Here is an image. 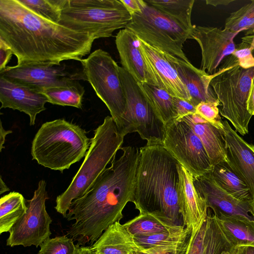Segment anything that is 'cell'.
<instances>
[{"instance_id": "1", "label": "cell", "mask_w": 254, "mask_h": 254, "mask_svg": "<svg viewBox=\"0 0 254 254\" xmlns=\"http://www.w3.org/2000/svg\"><path fill=\"white\" fill-rule=\"evenodd\" d=\"M0 39L17 58V65L80 62L96 40L41 17L19 0H0Z\"/></svg>"}, {"instance_id": "2", "label": "cell", "mask_w": 254, "mask_h": 254, "mask_svg": "<svg viewBox=\"0 0 254 254\" xmlns=\"http://www.w3.org/2000/svg\"><path fill=\"white\" fill-rule=\"evenodd\" d=\"M122 155L111 162L82 197L72 201L65 218L74 220L66 236L77 246L93 245L111 224L123 217L131 202L139 160L137 148H121Z\"/></svg>"}, {"instance_id": "3", "label": "cell", "mask_w": 254, "mask_h": 254, "mask_svg": "<svg viewBox=\"0 0 254 254\" xmlns=\"http://www.w3.org/2000/svg\"><path fill=\"white\" fill-rule=\"evenodd\" d=\"M178 163L162 144L140 148L131 201L139 214H157L179 225Z\"/></svg>"}, {"instance_id": "4", "label": "cell", "mask_w": 254, "mask_h": 254, "mask_svg": "<svg viewBox=\"0 0 254 254\" xmlns=\"http://www.w3.org/2000/svg\"><path fill=\"white\" fill-rule=\"evenodd\" d=\"M124 136L111 116L95 130L84 160L67 189L57 197L55 209L65 218L72 201L82 197L115 158L121 149Z\"/></svg>"}, {"instance_id": "5", "label": "cell", "mask_w": 254, "mask_h": 254, "mask_svg": "<svg viewBox=\"0 0 254 254\" xmlns=\"http://www.w3.org/2000/svg\"><path fill=\"white\" fill-rule=\"evenodd\" d=\"M91 143L85 129L64 119L43 124L32 143V159L61 173L85 156Z\"/></svg>"}, {"instance_id": "6", "label": "cell", "mask_w": 254, "mask_h": 254, "mask_svg": "<svg viewBox=\"0 0 254 254\" xmlns=\"http://www.w3.org/2000/svg\"><path fill=\"white\" fill-rule=\"evenodd\" d=\"M131 19L121 0H67L59 23L97 39L112 36Z\"/></svg>"}, {"instance_id": "7", "label": "cell", "mask_w": 254, "mask_h": 254, "mask_svg": "<svg viewBox=\"0 0 254 254\" xmlns=\"http://www.w3.org/2000/svg\"><path fill=\"white\" fill-rule=\"evenodd\" d=\"M139 3L140 10L131 15L125 28L149 45L190 63L183 47L191 39L192 30L144 0H139Z\"/></svg>"}, {"instance_id": "8", "label": "cell", "mask_w": 254, "mask_h": 254, "mask_svg": "<svg viewBox=\"0 0 254 254\" xmlns=\"http://www.w3.org/2000/svg\"><path fill=\"white\" fill-rule=\"evenodd\" d=\"M254 77V66L245 68L235 65L219 68L210 82L220 104V114L242 135L248 133L252 117L247 105Z\"/></svg>"}, {"instance_id": "9", "label": "cell", "mask_w": 254, "mask_h": 254, "mask_svg": "<svg viewBox=\"0 0 254 254\" xmlns=\"http://www.w3.org/2000/svg\"><path fill=\"white\" fill-rule=\"evenodd\" d=\"M78 79L87 81L109 109L118 129L126 107V98L119 66L107 52L97 49L80 62Z\"/></svg>"}, {"instance_id": "10", "label": "cell", "mask_w": 254, "mask_h": 254, "mask_svg": "<svg viewBox=\"0 0 254 254\" xmlns=\"http://www.w3.org/2000/svg\"><path fill=\"white\" fill-rule=\"evenodd\" d=\"M121 81L126 98V107L119 129L121 134L137 132L147 144H162L164 125L155 114L137 82L119 66Z\"/></svg>"}, {"instance_id": "11", "label": "cell", "mask_w": 254, "mask_h": 254, "mask_svg": "<svg viewBox=\"0 0 254 254\" xmlns=\"http://www.w3.org/2000/svg\"><path fill=\"white\" fill-rule=\"evenodd\" d=\"M163 145L193 178L211 171L212 167L201 141L184 120L164 126Z\"/></svg>"}, {"instance_id": "12", "label": "cell", "mask_w": 254, "mask_h": 254, "mask_svg": "<svg viewBox=\"0 0 254 254\" xmlns=\"http://www.w3.org/2000/svg\"><path fill=\"white\" fill-rule=\"evenodd\" d=\"M46 183L41 180L33 197L26 200L27 211L10 229L6 245L10 247L35 246L36 248L50 238L52 219L48 213L45 202L49 198Z\"/></svg>"}, {"instance_id": "13", "label": "cell", "mask_w": 254, "mask_h": 254, "mask_svg": "<svg viewBox=\"0 0 254 254\" xmlns=\"http://www.w3.org/2000/svg\"><path fill=\"white\" fill-rule=\"evenodd\" d=\"M0 76L41 93L46 89L66 86L78 80L77 73L70 74L64 66L47 64L6 66L0 71Z\"/></svg>"}, {"instance_id": "14", "label": "cell", "mask_w": 254, "mask_h": 254, "mask_svg": "<svg viewBox=\"0 0 254 254\" xmlns=\"http://www.w3.org/2000/svg\"><path fill=\"white\" fill-rule=\"evenodd\" d=\"M239 33L225 28L193 25L191 39L198 43L201 49L200 69L209 74L215 73L224 59L235 51L234 39Z\"/></svg>"}, {"instance_id": "15", "label": "cell", "mask_w": 254, "mask_h": 254, "mask_svg": "<svg viewBox=\"0 0 254 254\" xmlns=\"http://www.w3.org/2000/svg\"><path fill=\"white\" fill-rule=\"evenodd\" d=\"M193 184L199 196L214 215L223 214L254 221L251 204L241 201L219 187L210 172L193 178Z\"/></svg>"}, {"instance_id": "16", "label": "cell", "mask_w": 254, "mask_h": 254, "mask_svg": "<svg viewBox=\"0 0 254 254\" xmlns=\"http://www.w3.org/2000/svg\"><path fill=\"white\" fill-rule=\"evenodd\" d=\"M223 125L227 162L248 186L254 199V145L241 137L226 120Z\"/></svg>"}, {"instance_id": "17", "label": "cell", "mask_w": 254, "mask_h": 254, "mask_svg": "<svg viewBox=\"0 0 254 254\" xmlns=\"http://www.w3.org/2000/svg\"><path fill=\"white\" fill-rule=\"evenodd\" d=\"M115 42L122 67L138 83H147L160 87L140 50V40L137 36L130 30L124 28L117 34Z\"/></svg>"}, {"instance_id": "18", "label": "cell", "mask_w": 254, "mask_h": 254, "mask_svg": "<svg viewBox=\"0 0 254 254\" xmlns=\"http://www.w3.org/2000/svg\"><path fill=\"white\" fill-rule=\"evenodd\" d=\"M140 40V50L160 88L174 97L190 101L189 92L167 54Z\"/></svg>"}, {"instance_id": "19", "label": "cell", "mask_w": 254, "mask_h": 254, "mask_svg": "<svg viewBox=\"0 0 254 254\" xmlns=\"http://www.w3.org/2000/svg\"><path fill=\"white\" fill-rule=\"evenodd\" d=\"M0 109L10 108L28 115L30 126L34 125L37 115L46 110L45 104L49 102L43 94L2 76H0Z\"/></svg>"}, {"instance_id": "20", "label": "cell", "mask_w": 254, "mask_h": 254, "mask_svg": "<svg viewBox=\"0 0 254 254\" xmlns=\"http://www.w3.org/2000/svg\"><path fill=\"white\" fill-rule=\"evenodd\" d=\"M179 206L183 225L191 232L195 231L206 217L208 208L197 193L192 175L179 162Z\"/></svg>"}, {"instance_id": "21", "label": "cell", "mask_w": 254, "mask_h": 254, "mask_svg": "<svg viewBox=\"0 0 254 254\" xmlns=\"http://www.w3.org/2000/svg\"><path fill=\"white\" fill-rule=\"evenodd\" d=\"M169 60L174 64L184 84L186 86L191 100L195 106L202 102H218L210 82L215 76L197 68L190 62L167 54Z\"/></svg>"}, {"instance_id": "22", "label": "cell", "mask_w": 254, "mask_h": 254, "mask_svg": "<svg viewBox=\"0 0 254 254\" xmlns=\"http://www.w3.org/2000/svg\"><path fill=\"white\" fill-rule=\"evenodd\" d=\"M181 120L189 124L201 141L212 167L227 161L223 129L208 122L196 113Z\"/></svg>"}, {"instance_id": "23", "label": "cell", "mask_w": 254, "mask_h": 254, "mask_svg": "<svg viewBox=\"0 0 254 254\" xmlns=\"http://www.w3.org/2000/svg\"><path fill=\"white\" fill-rule=\"evenodd\" d=\"M91 247L97 254H135L142 250L120 221L109 226Z\"/></svg>"}, {"instance_id": "24", "label": "cell", "mask_w": 254, "mask_h": 254, "mask_svg": "<svg viewBox=\"0 0 254 254\" xmlns=\"http://www.w3.org/2000/svg\"><path fill=\"white\" fill-rule=\"evenodd\" d=\"M214 216L221 230L233 248L254 247V221L223 214Z\"/></svg>"}, {"instance_id": "25", "label": "cell", "mask_w": 254, "mask_h": 254, "mask_svg": "<svg viewBox=\"0 0 254 254\" xmlns=\"http://www.w3.org/2000/svg\"><path fill=\"white\" fill-rule=\"evenodd\" d=\"M210 173L215 183L224 190L241 201L251 203L253 199L249 188L227 161L213 166Z\"/></svg>"}, {"instance_id": "26", "label": "cell", "mask_w": 254, "mask_h": 254, "mask_svg": "<svg viewBox=\"0 0 254 254\" xmlns=\"http://www.w3.org/2000/svg\"><path fill=\"white\" fill-rule=\"evenodd\" d=\"M138 85L164 126L176 120L177 115L173 96L165 89L155 85L147 83H138Z\"/></svg>"}, {"instance_id": "27", "label": "cell", "mask_w": 254, "mask_h": 254, "mask_svg": "<svg viewBox=\"0 0 254 254\" xmlns=\"http://www.w3.org/2000/svg\"><path fill=\"white\" fill-rule=\"evenodd\" d=\"M133 236L148 235L180 228L170 220L155 213L139 214L124 224Z\"/></svg>"}, {"instance_id": "28", "label": "cell", "mask_w": 254, "mask_h": 254, "mask_svg": "<svg viewBox=\"0 0 254 254\" xmlns=\"http://www.w3.org/2000/svg\"><path fill=\"white\" fill-rule=\"evenodd\" d=\"M27 209L26 200L19 192L12 191L0 199V234L9 232Z\"/></svg>"}, {"instance_id": "29", "label": "cell", "mask_w": 254, "mask_h": 254, "mask_svg": "<svg viewBox=\"0 0 254 254\" xmlns=\"http://www.w3.org/2000/svg\"><path fill=\"white\" fill-rule=\"evenodd\" d=\"M191 232L182 225L175 229L133 237L136 244L143 250L156 246L181 245L188 241Z\"/></svg>"}, {"instance_id": "30", "label": "cell", "mask_w": 254, "mask_h": 254, "mask_svg": "<svg viewBox=\"0 0 254 254\" xmlns=\"http://www.w3.org/2000/svg\"><path fill=\"white\" fill-rule=\"evenodd\" d=\"M234 251L221 230L214 215L208 208L202 254H221L224 251L234 253Z\"/></svg>"}, {"instance_id": "31", "label": "cell", "mask_w": 254, "mask_h": 254, "mask_svg": "<svg viewBox=\"0 0 254 254\" xmlns=\"http://www.w3.org/2000/svg\"><path fill=\"white\" fill-rule=\"evenodd\" d=\"M84 92V87L75 80L66 86L46 89L42 93L52 104L81 109Z\"/></svg>"}, {"instance_id": "32", "label": "cell", "mask_w": 254, "mask_h": 254, "mask_svg": "<svg viewBox=\"0 0 254 254\" xmlns=\"http://www.w3.org/2000/svg\"><path fill=\"white\" fill-rule=\"evenodd\" d=\"M144 0L192 30L193 25L191 21V14L194 0Z\"/></svg>"}, {"instance_id": "33", "label": "cell", "mask_w": 254, "mask_h": 254, "mask_svg": "<svg viewBox=\"0 0 254 254\" xmlns=\"http://www.w3.org/2000/svg\"><path fill=\"white\" fill-rule=\"evenodd\" d=\"M225 28L233 33L245 32L246 36L254 35V0L230 13Z\"/></svg>"}, {"instance_id": "34", "label": "cell", "mask_w": 254, "mask_h": 254, "mask_svg": "<svg viewBox=\"0 0 254 254\" xmlns=\"http://www.w3.org/2000/svg\"><path fill=\"white\" fill-rule=\"evenodd\" d=\"M26 7L41 17L59 23L67 0H19Z\"/></svg>"}, {"instance_id": "35", "label": "cell", "mask_w": 254, "mask_h": 254, "mask_svg": "<svg viewBox=\"0 0 254 254\" xmlns=\"http://www.w3.org/2000/svg\"><path fill=\"white\" fill-rule=\"evenodd\" d=\"M40 247L37 254H75L76 250L73 240L66 235L48 238Z\"/></svg>"}, {"instance_id": "36", "label": "cell", "mask_w": 254, "mask_h": 254, "mask_svg": "<svg viewBox=\"0 0 254 254\" xmlns=\"http://www.w3.org/2000/svg\"><path fill=\"white\" fill-rule=\"evenodd\" d=\"M219 102H202L195 106L196 113L217 127L223 129V121L220 115Z\"/></svg>"}, {"instance_id": "37", "label": "cell", "mask_w": 254, "mask_h": 254, "mask_svg": "<svg viewBox=\"0 0 254 254\" xmlns=\"http://www.w3.org/2000/svg\"><path fill=\"white\" fill-rule=\"evenodd\" d=\"M242 42L236 46L234 53L231 54L235 59L238 65L248 68L254 66V57L252 54L254 48L244 37Z\"/></svg>"}, {"instance_id": "38", "label": "cell", "mask_w": 254, "mask_h": 254, "mask_svg": "<svg viewBox=\"0 0 254 254\" xmlns=\"http://www.w3.org/2000/svg\"><path fill=\"white\" fill-rule=\"evenodd\" d=\"M206 224V217L195 231L191 232L185 254H202Z\"/></svg>"}, {"instance_id": "39", "label": "cell", "mask_w": 254, "mask_h": 254, "mask_svg": "<svg viewBox=\"0 0 254 254\" xmlns=\"http://www.w3.org/2000/svg\"><path fill=\"white\" fill-rule=\"evenodd\" d=\"M188 240L183 244L178 246L153 247L143 249L135 254H185L188 247Z\"/></svg>"}, {"instance_id": "40", "label": "cell", "mask_w": 254, "mask_h": 254, "mask_svg": "<svg viewBox=\"0 0 254 254\" xmlns=\"http://www.w3.org/2000/svg\"><path fill=\"white\" fill-rule=\"evenodd\" d=\"M173 101L177 115L176 121L196 113L195 106L189 100L173 96Z\"/></svg>"}, {"instance_id": "41", "label": "cell", "mask_w": 254, "mask_h": 254, "mask_svg": "<svg viewBox=\"0 0 254 254\" xmlns=\"http://www.w3.org/2000/svg\"><path fill=\"white\" fill-rule=\"evenodd\" d=\"M13 55L11 50L1 39H0V71L6 67V64Z\"/></svg>"}, {"instance_id": "42", "label": "cell", "mask_w": 254, "mask_h": 254, "mask_svg": "<svg viewBox=\"0 0 254 254\" xmlns=\"http://www.w3.org/2000/svg\"><path fill=\"white\" fill-rule=\"evenodd\" d=\"M121 1L131 15L140 10L139 0H121Z\"/></svg>"}, {"instance_id": "43", "label": "cell", "mask_w": 254, "mask_h": 254, "mask_svg": "<svg viewBox=\"0 0 254 254\" xmlns=\"http://www.w3.org/2000/svg\"><path fill=\"white\" fill-rule=\"evenodd\" d=\"M249 112L254 115V77L252 80L251 88L249 94L247 105Z\"/></svg>"}, {"instance_id": "44", "label": "cell", "mask_w": 254, "mask_h": 254, "mask_svg": "<svg viewBox=\"0 0 254 254\" xmlns=\"http://www.w3.org/2000/svg\"><path fill=\"white\" fill-rule=\"evenodd\" d=\"M75 254H97L92 249L91 246H76V250Z\"/></svg>"}, {"instance_id": "45", "label": "cell", "mask_w": 254, "mask_h": 254, "mask_svg": "<svg viewBox=\"0 0 254 254\" xmlns=\"http://www.w3.org/2000/svg\"><path fill=\"white\" fill-rule=\"evenodd\" d=\"M235 254H254V247L242 246L235 249Z\"/></svg>"}, {"instance_id": "46", "label": "cell", "mask_w": 254, "mask_h": 254, "mask_svg": "<svg viewBox=\"0 0 254 254\" xmlns=\"http://www.w3.org/2000/svg\"><path fill=\"white\" fill-rule=\"evenodd\" d=\"M0 151L1 152L2 149L4 148L3 145L5 142L6 136L12 133V131L5 130L2 127L1 122H0Z\"/></svg>"}, {"instance_id": "47", "label": "cell", "mask_w": 254, "mask_h": 254, "mask_svg": "<svg viewBox=\"0 0 254 254\" xmlns=\"http://www.w3.org/2000/svg\"><path fill=\"white\" fill-rule=\"evenodd\" d=\"M233 1V0H206L205 1L207 4L214 6H216L219 5H226Z\"/></svg>"}, {"instance_id": "48", "label": "cell", "mask_w": 254, "mask_h": 254, "mask_svg": "<svg viewBox=\"0 0 254 254\" xmlns=\"http://www.w3.org/2000/svg\"><path fill=\"white\" fill-rule=\"evenodd\" d=\"M9 190L8 187L6 186L5 183L3 181L1 177L0 178V194H2Z\"/></svg>"}, {"instance_id": "49", "label": "cell", "mask_w": 254, "mask_h": 254, "mask_svg": "<svg viewBox=\"0 0 254 254\" xmlns=\"http://www.w3.org/2000/svg\"><path fill=\"white\" fill-rule=\"evenodd\" d=\"M244 37L251 44L252 47H253L254 48V35L245 36Z\"/></svg>"}, {"instance_id": "50", "label": "cell", "mask_w": 254, "mask_h": 254, "mask_svg": "<svg viewBox=\"0 0 254 254\" xmlns=\"http://www.w3.org/2000/svg\"><path fill=\"white\" fill-rule=\"evenodd\" d=\"M251 215L254 218V199L252 201L251 203Z\"/></svg>"}, {"instance_id": "51", "label": "cell", "mask_w": 254, "mask_h": 254, "mask_svg": "<svg viewBox=\"0 0 254 254\" xmlns=\"http://www.w3.org/2000/svg\"><path fill=\"white\" fill-rule=\"evenodd\" d=\"M221 254H235L234 253L229 252V251H224Z\"/></svg>"}]
</instances>
